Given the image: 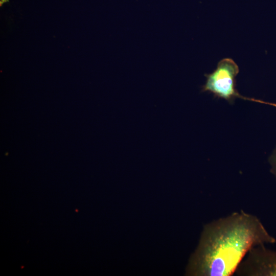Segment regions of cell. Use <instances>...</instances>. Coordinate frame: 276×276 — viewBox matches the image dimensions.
<instances>
[{"instance_id": "obj_5", "label": "cell", "mask_w": 276, "mask_h": 276, "mask_svg": "<svg viewBox=\"0 0 276 276\" xmlns=\"http://www.w3.org/2000/svg\"><path fill=\"white\" fill-rule=\"evenodd\" d=\"M9 2V0H0V6L1 7L4 3Z\"/></svg>"}, {"instance_id": "obj_1", "label": "cell", "mask_w": 276, "mask_h": 276, "mask_svg": "<svg viewBox=\"0 0 276 276\" xmlns=\"http://www.w3.org/2000/svg\"><path fill=\"white\" fill-rule=\"evenodd\" d=\"M275 242L256 216L243 211L234 212L203 226L185 275H233L250 249Z\"/></svg>"}, {"instance_id": "obj_3", "label": "cell", "mask_w": 276, "mask_h": 276, "mask_svg": "<svg viewBox=\"0 0 276 276\" xmlns=\"http://www.w3.org/2000/svg\"><path fill=\"white\" fill-rule=\"evenodd\" d=\"M265 245L250 249L235 274L239 276H276V251Z\"/></svg>"}, {"instance_id": "obj_2", "label": "cell", "mask_w": 276, "mask_h": 276, "mask_svg": "<svg viewBox=\"0 0 276 276\" xmlns=\"http://www.w3.org/2000/svg\"><path fill=\"white\" fill-rule=\"evenodd\" d=\"M239 73V67L233 59H222L211 73L204 74L206 80L201 92L211 93L215 98L233 104L237 98L243 97L236 88V78Z\"/></svg>"}, {"instance_id": "obj_4", "label": "cell", "mask_w": 276, "mask_h": 276, "mask_svg": "<svg viewBox=\"0 0 276 276\" xmlns=\"http://www.w3.org/2000/svg\"><path fill=\"white\" fill-rule=\"evenodd\" d=\"M269 163L271 167L270 172L276 178V148L269 157Z\"/></svg>"}]
</instances>
